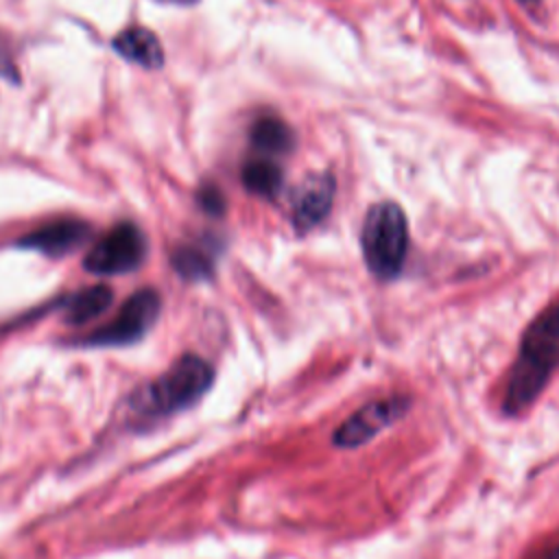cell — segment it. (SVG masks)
Wrapping results in <instances>:
<instances>
[{"instance_id": "6da1fadb", "label": "cell", "mask_w": 559, "mask_h": 559, "mask_svg": "<svg viewBox=\"0 0 559 559\" xmlns=\"http://www.w3.org/2000/svg\"><path fill=\"white\" fill-rule=\"evenodd\" d=\"M559 367V299L546 306L524 330L518 358L507 380L502 411L520 415L548 384Z\"/></svg>"}, {"instance_id": "7a4b0ae2", "label": "cell", "mask_w": 559, "mask_h": 559, "mask_svg": "<svg viewBox=\"0 0 559 559\" xmlns=\"http://www.w3.org/2000/svg\"><path fill=\"white\" fill-rule=\"evenodd\" d=\"M212 382V365L197 354H186L177 358L138 395L135 413L148 417H164L177 411H186L205 395Z\"/></svg>"}, {"instance_id": "3957f363", "label": "cell", "mask_w": 559, "mask_h": 559, "mask_svg": "<svg viewBox=\"0 0 559 559\" xmlns=\"http://www.w3.org/2000/svg\"><path fill=\"white\" fill-rule=\"evenodd\" d=\"M360 247L373 277L389 282L400 275L408 253V225L397 203L382 201L369 207L360 231Z\"/></svg>"}, {"instance_id": "277c9868", "label": "cell", "mask_w": 559, "mask_h": 559, "mask_svg": "<svg viewBox=\"0 0 559 559\" xmlns=\"http://www.w3.org/2000/svg\"><path fill=\"white\" fill-rule=\"evenodd\" d=\"M159 314V295L153 288H142L127 297L118 314L103 328L85 334L81 345L85 347H120L140 341L155 323Z\"/></svg>"}, {"instance_id": "5b68a950", "label": "cell", "mask_w": 559, "mask_h": 559, "mask_svg": "<svg viewBox=\"0 0 559 559\" xmlns=\"http://www.w3.org/2000/svg\"><path fill=\"white\" fill-rule=\"evenodd\" d=\"M144 255L146 238L142 229L131 221H122L87 251L83 266L94 275H120L135 271Z\"/></svg>"}, {"instance_id": "8992f818", "label": "cell", "mask_w": 559, "mask_h": 559, "mask_svg": "<svg viewBox=\"0 0 559 559\" xmlns=\"http://www.w3.org/2000/svg\"><path fill=\"white\" fill-rule=\"evenodd\" d=\"M411 400L404 395L373 400L360 406L354 415H349L334 432L332 441L338 448H358L382 432L386 426L395 424L400 417L406 415Z\"/></svg>"}, {"instance_id": "52a82bcc", "label": "cell", "mask_w": 559, "mask_h": 559, "mask_svg": "<svg viewBox=\"0 0 559 559\" xmlns=\"http://www.w3.org/2000/svg\"><path fill=\"white\" fill-rule=\"evenodd\" d=\"M334 177L330 173H319L308 177L293 194V225L299 234L317 227L330 212L334 201Z\"/></svg>"}, {"instance_id": "ba28073f", "label": "cell", "mask_w": 559, "mask_h": 559, "mask_svg": "<svg viewBox=\"0 0 559 559\" xmlns=\"http://www.w3.org/2000/svg\"><path fill=\"white\" fill-rule=\"evenodd\" d=\"M90 225L81 218H57L28 231L17 245L50 258H61L79 249L90 238Z\"/></svg>"}, {"instance_id": "9c48e42d", "label": "cell", "mask_w": 559, "mask_h": 559, "mask_svg": "<svg viewBox=\"0 0 559 559\" xmlns=\"http://www.w3.org/2000/svg\"><path fill=\"white\" fill-rule=\"evenodd\" d=\"M114 50L131 63L146 70H157L164 63V50L153 31L144 26H131L114 37Z\"/></svg>"}, {"instance_id": "30bf717a", "label": "cell", "mask_w": 559, "mask_h": 559, "mask_svg": "<svg viewBox=\"0 0 559 559\" xmlns=\"http://www.w3.org/2000/svg\"><path fill=\"white\" fill-rule=\"evenodd\" d=\"M114 301V293L109 286H90V288H81L74 295H70L63 304L66 310V319L74 325H83L94 321L96 317H100Z\"/></svg>"}, {"instance_id": "8fae6325", "label": "cell", "mask_w": 559, "mask_h": 559, "mask_svg": "<svg viewBox=\"0 0 559 559\" xmlns=\"http://www.w3.org/2000/svg\"><path fill=\"white\" fill-rule=\"evenodd\" d=\"M249 138H251V144L266 153V155H282V153H288L295 144V133L293 129L277 116H260L253 124H251V131H249Z\"/></svg>"}, {"instance_id": "7c38bea8", "label": "cell", "mask_w": 559, "mask_h": 559, "mask_svg": "<svg viewBox=\"0 0 559 559\" xmlns=\"http://www.w3.org/2000/svg\"><path fill=\"white\" fill-rule=\"evenodd\" d=\"M240 177H242V186L251 194H258L264 199L277 197L280 188H282V168L273 159H266V157L249 159L242 166Z\"/></svg>"}, {"instance_id": "4fadbf2b", "label": "cell", "mask_w": 559, "mask_h": 559, "mask_svg": "<svg viewBox=\"0 0 559 559\" xmlns=\"http://www.w3.org/2000/svg\"><path fill=\"white\" fill-rule=\"evenodd\" d=\"M173 269L188 282H203L214 273V253L201 245H179L170 255Z\"/></svg>"}, {"instance_id": "5bb4252c", "label": "cell", "mask_w": 559, "mask_h": 559, "mask_svg": "<svg viewBox=\"0 0 559 559\" xmlns=\"http://www.w3.org/2000/svg\"><path fill=\"white\" fill-rule=\"evenodd\" d=\"M197 201H199L201 210L207 212L210 216H221V214L225 212V197H223V192H221L216 186H212V183H207V186H203V188L199 190Z\"/></svg>"}, {"instance_id": "9a60e30c", "label": "cell", "mask_w": 559, "mask_h": 559, "mask_svg": "<svg viewBox=\"0 0 559 559\" xmlns=\"http://www.w3.org/2000/svg\"><path fill=\"white\" fill-rule=\"evenodd\" d=\"M546 559H559V546H555V548L546 555Z\"/></svg>"}, {"instance_id": "2e32d148", "label": "cell", "mask_w": 559, "mask_h": 559, "mask_svg": "<svg viewBox=\"0 0 559 559\" xmlns=\"http://www.w3.org/2000/svg\"><path fill=\"white\" fill-rule=\"evenodd\" d=\"M522 4H531V2H537V0H520Z\"/></svg>"}]
</instances>
